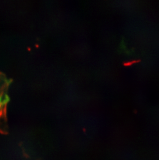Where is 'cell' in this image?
<instances>
[{
    "mask_svg": "<svg viewBox=\"0 0 159 160\" xmlns=\"http://www.w3.org/2000/svg\"><path fill=\"white\" fill-rule=\"evenodd\" d=\"M10 81L4 74L0 72V133L6 134V108L9 98L7 90Z\"/></svg>",
    "mask_w": 159,
    "mask_h": 160,
    "instance_id": "6da1fadb",
    "label": "cell"
},
{
    "mask_svg": "<svg viewBox=\"0 0 159 160\" xmlns=\"http://www.w3.org/2000/svg\"><path fill=\"white\" fill-rule=\"evenodd\" d=\"M138 62L137 61H131V62H127V63H125L124 64V65L125 66H129V65H132V64H133L134 63H136V62Z\"/></svg>",
    "mask_w": 159,
    "mask_h": 160,
    "instance_id": "7a4b0ae2",
    "label": "cell"
}]
</instances>
